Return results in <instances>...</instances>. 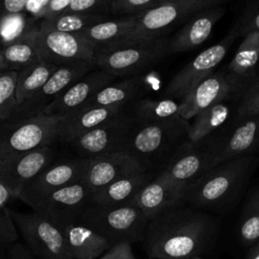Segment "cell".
Returning <instances> with one entry per match:
<instances>
[{"instance_id": "cell-1", "label": "cell", "mask_w": 259, "mask_h": 259, "mask_svg": "<svg viewBox=\"0 0 259 259\" xmlns=\"http://www.w3.org/2000/svg\"><path fill=\"white\" fill-rule=\"evenodd\" d=\"M213 232L210 218L179 204L149 220L143 243L151 259H191L208 246Z\"/></svg>"}, {"instance_id": "cell-2", "label": "cell", "mask_w": 259, "mask_h": 259, "mask_svg": "<svg viewBox=\"0 0 259 259\" xmlns=\"http://www.w3.org/2000/svg\"><path fill=\"white\" fill-rule=\"evenodd\" d=\"M137 121V120H136ZM189 121L179 114L148 123L137 121L122 152L134 157L147 171L166 158L167 161L186 142Z\"/></svg>"}, {"instance_id": "cell-3", "label": "cell", "mask_w": 259, "mask_h": 259, "mask_svg": "<svg viewBox=\"0 0 259 259\" xmlns=\"http://www.w3.org/2000/svg\"><path fill=\"white\" fill-rule=\"evenodd\" d=\"M228 1L229 0H171L146 9L135 15L134 28L115 49L164 37L174 28L183 25L200 10L223 5Z\"/></svg>"}, {"instance_id": "cell-4", "label": "cell", "mask_w": 259, "mask_h": 259, "mask_svg": "<svg viewBox=\"0 0 259 259\" xmlns=\"http://www.w3.org/2000/svg\"><path fill=\"white\" fill-rule=\"evenodd\" d=\"M259 163V154L221 163L200 176L185 191L184 203L207 207L223 202L251 174Z\"/></svg>"}, {"instance_id": "cell-5", "label": "cell", "mask_w": 259, "mask_h": 259, "mask_svg": "<svg viewBox=\"0 0 259 259\" xmlns=\"http://www.w3.org/2000/svg\"><path fill=\"white\" fill-rule=\"evenodd\" d=\"M76 224L93 230L112 247L120 243L143 242L149 219L136 204L103 206L90 203Z\"/></svg>"}, {"instance_id": "cell-6", "label": "cell", "mask_w": 259, "mask_h": 259, "mask_svg": "<svg viewBox=\"0 0 259 259\" xmlns=\"http://www.w3.org/2000/svg\"><path fill=\"white\" fill-rule=\"evenodd\" d=\"M59 117L38 113L16 121H0V159L47 147L58 140Z\"/></svg>"}, {"instance_id": "cell-7", "label": "cell", "mask_w": 259, "mask_h": 259, "mask_svg": "<svg viewBox=\"0 0 259 259\" xmlns=\"http://www.w3.org/2000/svg\"><path fill=\"white\" fill-rule=\"evenodd\" d=\"M170 37L121 47L95 54L94 64L115 77L135 76L168 56Z\"/></svg>"}, {"instance_id": "cell-8", "label": "cell", "mask_w": 259, "mask_h": 259, "mask_svg": "<svg viewBox=\"0 0 259 259\" xmlns=\"http://www.w3.org/2000/svg\"><path fill=\"white\" fill-rule=\"evenodd\" d=\"M17 231L38 259H72L69 255L63 232L38 213H22L11 210Z\"/></svg>"}, {"instance_id": "cell-9", "label": "cell", "mask_w": 259, "mask_h": 259, "mask_svg": "<svg viewBox=\"0 0 259 259\" xmlns=\"http://www.w3.org/2000/svg\"><path fill=\"white\" fill-rule=\"evenodd\" d=\"M239 35V29L236 25L221 41L199 53L174 75L166 87L165 95L171 99L178 98L181 100L196 84L213 74Z\"/></svg>"}, {"instance_id": "cell-10", "label": "cell", "mask_w": 259, "mask_h": 259, "mask_svg": "<svg viewBox=\"0 0 259 259\" xmlns=\"http://www.w3.org/2000/svg\"><path fill=\"white\" fill-rule=\"evenodd\" d=\"M89 158H77L49 165L22 187L17 198L32 209L57 190L82 181Z\"/></svg>"}, {"instance_id": "cell-11", "label": "cell", "mask_w": 259, "mask_h": 259, "mask_svg": "<svg viewBox=\"0 0 259 259\" xmlns=\"http://www.w3.org/2000/svg\"><path fill=\"white\" fill-rule=\"evenodd\" d=\"M34 45L38 59L57 67L78 63L94 62L96 51L79 33L52 31L37 28Z\"/></svg>"}, {"instance_id": "cell-12", "label": "cell", "mask_w": 259, "mask_h": 259, "mask_svg": "<svg viewBox=\"0 0 259 259\" xmlns=\"http://www.w3.org/2000/svg\"><path fill=\"white\" fill-rule=\"evenodd\" d=\"M136 123L135 116L125 113L123 110L70 145L79 154L80 158H93L104 154L122 152Z\"/></svg>"}, {"instance_id": "cell-13", "label": "cell", "mask_w": 259, "mask_h": 259, "mask_svg": "<svg viewBox=\"0 0 259 259\" xmlns=\"http://www.w3.org/2000/svg\"><path fill=\"white\" fill-rule=\"evenodd\" d=\"M213 160L212 141L199 144L183 143L158 173L162 178L187 190L200 176L211 168Z\"/></svg>"}, {"instance_id": "cell-14", "label": "cell", "mask_w": 259, "mask_h": 259, "mask_svg": "<svg viewBox=\"0 0 259 259\" xmlns=\"http://www.w3.org/2000/svg\"><path fill=\"white\" fill-rule=\"evenodd\" d=\"M95 67L94 62H78L59 66L45 85L31 97L16 106L8 121H16L41 113L54 99Z\"/></svg>"}, {"instance_id": "cell-15", "label": "cell", "mask_w": 259, "mask_h": 259, "mask_svg": "<svg viewBox=\"0 0 259 259\" xmlns=\"http://www.w3.org/2000/svg\"><path fill=\"white\" fill-rule=\"evenodd\" d=\"M90 200L88 188L79 181L52 193L32 210L63 232L67 227L77 223L90 204Z\"/></svg>"}, {"instance_id": "cell-16", "label": "cell", "mask_w": 259, "mask_h": 259, "mask_svg": "<svg viewBox=\"0 0 259 259\" xmlns=\"http://www.w3.org/2000/svg\"><path fill=\"white\" fill-rule=\"evenodd\" d=\"M237 122L223 137L211 140V168L239 157L259 154V114L236 116Z\"/></svg>"}, {"instance_id": "cell-17", "label": "cell", "mask_w": 259, "mask_h": 259, "mask_svg": "<svg viewBox=\"0 0 259 259\" xmlns=\"http://www.w3.org/2000/svg\"><path fill=\"white\" fill-rule=\"evenodd\" d=\"M147 171L134 157L124 152H114L89 158L82 182L91 196L102 187L132 174Z\"/></svg>"}, {"instance_id": "cell-18", "label": "cell", "mask_w": 259, "mask_h": 259, "mask_svg": "<svg viewBox=\"0 0 259 259\" xmlns=\"http://www.w3.org/2000/svg\"><path fill=\"white\" fill-rule=\"evenodd\" d=\"M53 157V149L47 146L2 158L0 159V182L10 189L15 197H18L25 183L49 166Z\"/></svg>"}, {"instance_id": "cell-19", "label": "cell", "mask_w": 259, "mask_h": 259, "mask_svg": "<svg viewBox=\"0 0 259 259\" xmlns=\"http://www.w3.org/2000/svg\"><path fill=\"white\" fill-rule=\"evenodd\" d=\"M237 90L226 72H217L200 81L190 89L179 101V115L190 119L209 106L223 101L235 94Z\"/></svg>"}, {"instance_id": "cell-20", "label": "cell", "mask_w": 259, "mask_h": 259, "mask_svg": "<svg viewBox=\"0 0 259 259\" xmlns=\"http://www.w3.org/2000/svg\"><path fill=\"white\" fill-rule=\"evenodd\" d=\"M116 77L95 67L80 80L68 87L42 111L46 115L61 117L62 115L85 105L96 93L110 84Z\"/></svg>"}, {"instance_id": "cell-21", "label": "cell", "mask_w": 259, "mask_h": 259, "mask_svg": "<svg viewBox=\"0 0 259 259\" xmlns=\"http://www.w3.org/2000/svg\"><path fill=\"white\" fill-rule=\"evenodd\" d=\"M225 13L226 8L223 5H217L194 14L170 38L168 54L183 53L200 46L208 38L213 26Z\"/></svg>"}, {"instance_id": "cell-22", "label": "cell", "mask_w": 259, "mask_h": 259, "mask_svg": "<svg viewBox=\"0 0 259 259\" xmlns=\"http://www.w3.org/2000/svg\"><path fill=\"white\" fill-rule=\"evenodd\" d=\"M125 106H88L76 108L61 117L58 123V140L73 143L86 133L124 110Z\"/></svg>"}, {"instance_id": "cell-23", "label": "cell", "mask_w": 259, "mask_h": 259, "mask_svg": "<svg viewBox=\"0 0 259 259\" xmlns=\"http://www.w3.org/2000/svg\"><path fill=\"white\" fill-rule=\"evenodd\" d=\"M185 189L169 182L160 175L150 181L137 195L135 204L150 220L161 212L184 203Z\"/></svg>"}, {"instance_id": "cell-24", "label": "cell", "mask_w": 259, "mask_h": 259, "mask_svg": "<svg viewBox=\"0 0 259 259\" xmlns=\"http://www.w3.org/2000/svg\"><path fill=\"white\" fill-rule=\"evenodd\" d=\"M156 175L152 171H145L122 177L94 192L90 203L103 206H123L135 204L139 192Z\"/></svg>"}, {"instance_id": "cell-25", "label": "cell", "mask_w": 259, "mask_h": 259, "mask_svg": "<svg viewBox=\"0 0 259 259\" xmlns=\"http://www.w3.org/2000/svg\"><path fill=\"white\" fill-rule=\"evenodd\" d=\"M259 63V31L246 34L231 60L227 74L238 91H242L253 79Z\"/></svg>"}, {"instance_id": "cell-26", "label": "cell", "mask_w": 259, "mask_h": 259, "mask_svg": "<svg viewBox=\"0 0 259 259\" xmlns=\"http://www.w3.org/2000/svg\"><path fill=\"white\" fill-rule=\"evenodd\" d=\"M134 26L135 15H128L122 18L102 20L77 33L89 41L98 53L115 49Z\"/></svg>"}, {"instance_id": "cell-27", "label": "cell", "mask_w": 259, "mask_h": 259, "mask_svg": "<svg viewBox=\"0 0 259 259\" xmlns=\"http://www.w3.org/2000/svg\"><path fill=\"white\" fill-rule=\"evenodd\" d=\"M63 235L72 259H97L111 248L104 238L80 224L67 227Z\"/></svg>"}, {"instance_id": "cell-28", "label": "cell", "mask_w": 259, "mask_h": 259, "mask_svg": "<svg viewBox=\"0 0 259 259\" xmlns=\"http://www.w3.org/2000/svg\"><path fill=\"white\" fill-rule=\"evenodd\" d=\"M232 97L209 106L194 116V121L190 123L187 133L188 144L196 145L205 141L229 119Z\"/></svg>"}, {"instance_id": "cell-29", "label": "cell", "mask_w": 259, "mask_h": 259, "mask_svg": "<svg viewBox=\"0 0 259 259\" xmlns=\"http://www.w3.org/2000/svg\"><path fill=\"white\" fill-rule=\"evenodd\" d=\"M34 31L31 29L3 46L1 52L5 70L18 72L39 60L34 45Z\"/></svg>"}, {"instance_id": "cell-30", "label": "cell", "mask_w": 259, "mask_h": 259, "mask_svg": "<svg viewBox=\"0 0 259 259\" xmlns=\"http://www.w3.org/2000/svg\"><path fill=\"white\" fill-rule=\"evenodd\" d=\"M58 67L38 60L34 64L17 72L15 97L17 105L31 97L46 82Z\"/></svg>"}, {"instance_id": "cell-31", "label": "cell", "mask_w": 259, "mask_h": 259, "mask_svg": "<svg viewBox=\"0 0 259 259\" xmlns=\"http://www.w3.org/2000/svg\"><path fill=\"white\" fill-rule=\"evenodd\" d=\"M142 83L138 78H127L118 83L108 84L96 93L85 105L88 106H125L141 90ZM84 106V105H83Z\"/></svg>"}, {"instance_id": "cell-32", "label": "cell", "mask_w": 259, "mask_h": 259, "mask_svg": "<svg viewBox=\"0 0 259 259\" xmlns=\"http://www.w3.org/2000/svg\"><path fill=\"white\" fill-rule=\"evenodd\" d=\"M104 20L100 13H67L63 12L40 22L38 28L52 31L80 32L100 21Z\"/></svg>"}, {"instance_id": "cell-33", "label": "cell", "mask_w": 259, "mask_h": 259, "mask_svg": "<svg viewBox=\"0 0 259 259\" xmlns=\"http://www.w3.org/2000/svg\"><path fill=\"white\" fill-rule=\"evenodd\" d=\"M180 102L171 98L143 99L135 105L134 116L139 123L160 121L179 114Z\"/></svg>"}, {"instance_id": "cell-34", "label": "cell", "mask_w": 259, "mask_h": 259, "mask_svg": "<svg viewBox=\"0 0 259 259\" xmlns=\"http://www.w3.org/2000/svg\"><path fill=\"white\" fill-rule=\"evenodd\" d=\"M239 237L246 246L259 242V190L250 197L239 226Z\"/></svg>"}, {"instance_id": "cell-35", "label": "cell", "mask_w": 259, "mask_h": 259, "mask_svg": "<svg viewBox=\"0 0 259 259\" xmlns=\"http://www.w3.org/2000/svg\"><path fill=\"white\" fill-rule=\"evenodd\" d=\"M17 72L5 70L0 72V121L9 120L17 106L15 97Z\"/></svg>"}, {"instance_id": "cell-36", "label": "cell", "mask_w": 259, "mask_h": 259, "mask_svg": "<svg viewBox=\"0 0 259 259\" xmlns=\"http://www.w3.org/2000/svg\"><path fill=\"white\" fill-rule=\"evenodd\" d=\"M236 116L259 114V79H253L240 93Z\"/></svg>"}, {"instance_id": "cell-37", "label": "cell", "mask_w": 259, "mask_h": 259, "mask_svg": "<svg viewBox=\"0 0 259 259\" xmlns=\"http://www.w3.org/2000/svg\"><path fill=\"white\" fill-rule=\"evenodd\" d=\"M171 0H110L108 9L112 13L136 15L146 9Z\"/></svg>"}, {"instance_id": "cell-38", "label": "cell", "mask_w": 259, "mask_h": 259, "mask_svg": "<svg viewBox=\"0 0 259 259\" xmlns=\"http://www.w3.org/2000/svg\"><path fill=\"white\" fill-rule=\"evenodd\" d=\"M237 27L242 36L252 31H259V0L250 1Z\"/></svg>"}, {"instance_id": "cell-39", "label": "cell", "mask_w": 259, "mask_h": 259, "mask_svg": "<svg viewBox=\"0 0 259 259\" xmlns=\"http://www.w3.org/2000/svg\"><path fill=\"white\" fill-rule=\"evenodd\" d=\"M110 0H71L64 12L67 13H97V9L108 4Z\"/></svg>"}, {"instance_id": "cell-40", "label": "cell", "mask_w": 259, "mask_h": 259, "mask_svg": "<svg viewBox=\"0 0 259 259\" xmlns=\"http://www.w3.org/2000/svg\"><path fill=\"white\" fill-rule=\"evenodd\" d=\"M97 259H137L131 243H120L112 246Z\"/></svg>"}, {"instance_id": "cell-41", "label": "cell", "mask_w": 259, "mask_h": 259, "mask_svg": "<svg viewBox=\"0 0 259 259\" xmlns=\"http://www.w3.org/2000/svg\"><path fill=\"white\" fill-rule=\"evenodd\" d=\"M71 0H49L46 5L38 11V17L51 18L63 13L69 6Z\"/></svg>"}, {"instance_id": "cell-42", "label": "cell", "mask_w": 259, "mask_h": 259, "mask_svg": "<svg viewBox=\"0 0 259 259\" xmlns=\"http://www.w3.org/2000/svg\"><path fill=\"white\" fill-rule=\"evenodd\" d=\"M8 259H27V248L20 243L11 245L7 250Z\"/></svg>"}, {"instance_id": "cell-43", "label": "cell", "mask_w": 259, "mask_h": 259, "mask_svg": "<svg viewBox=\"0 0 259 259\" xmlns=\"http://www.w3.org/2000/svg\"><path fill=\"white\" fill-rule=\"evenodd\" d=\"M28 0H4V8L9 13L21 12Z\"/></svg>"}, {"instance_id": "cell-44", "label": "cell", "mask_w": 259, "mask_h": 259, "mask_svg": "<svg viewBox=\"0 0 259 259\" xmlns=\"http://www.w3.org/2000/svg\"><path fill=\"white\" fill-rule=\"evenodd\" d=\"M14 194L3 183L0 182V211L7 207V203L14 198Z\"/></svg>"}, {"instance_id": "cell-45", "label": "cell", "mask_w": 259, "mask_h": 259, "mask_svg": "<svg viewBox=\"0 0 259 259\" xmlns=\"http://www.w3.org/2000/svg\"><path fill=\"white\" fill-rule=\"evenodd\" d=\"M246 259H259V242L251 247Z\"/></svg>"}, {"instance_id": "cell-46", "label": "cell", "mask_w": 259, "mask_h": 259, "mask_svg": "<svg viewBox=\"0 0 259 259\" xmlns=\"http://www.w3.org/2000/svg\"><path fill=\"white\" fill-rule=\"evenodd\" d=\"M8 248L9 247L0 240V259H8V256H7Z\"/></svg>"}, {"instance_id": "cell-47", "label": "cell", "mask_w": 259, "mask_h": 259, "mask_svg": "<svg viewBox=\"0 0 259 259\" xmlns=\"http://www.w3.org/2000/svg\"><path fill=\"white\" fill-rule=\"evenodd\" d=\"M5 71V65H4V61H3V56H2V52L0 50V72Z\"/></svg>"}, {"instance_id": "cell-48", "label": "cell", "mask_w": 259, "mask_h": 259, "mask_svg": "<svg viewBox=\"0 0 259 259\" xmlns=\"http://www.w3.org/2000/svg\"><path fill=\"white\" fill-rule=\"evenodd\" d=\"M27 259H38V258L34 257V256L28 251V249H27Z\"/></svg>"}, {"instance_id": "cell-49", "label": "cell", "mask_w": 259, "mask_h": 259, "mask_svg": "<svg viewBox=\"0 0 259 259\" xmlns=\"http://www.w3.org/2000/svg\"><path fill=\"white\" fill-rule=\"evenodd\" d=\"M191 259H203V258L200 257V256H195V257H193V258H191Z\"/></svg>"}]
</instances>
